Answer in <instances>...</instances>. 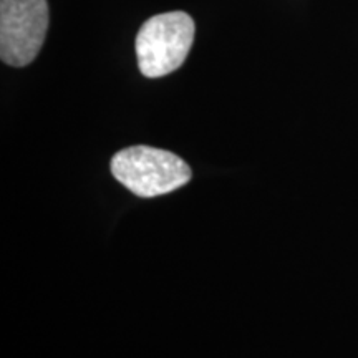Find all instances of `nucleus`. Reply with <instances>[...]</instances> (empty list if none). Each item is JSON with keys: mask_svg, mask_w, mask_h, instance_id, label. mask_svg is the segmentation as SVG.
Masks as SVG:
<instances>
[{"mask_svg": "<svg viewBox=\"0 0 358 358\" xmlns=\"http://www.w3.org/2000/svg\"><path fill=\"white\" fill-rule=\"evenodd\" d=\"M111 173L122 185L140 196L156 198L191 181V168L179 156L151 146H131L111 159Z\"/></svg>", "mask_w": 358, "mask_h": 358, "instance_id": "1", "label": "nucleus"}, {"mask_svg": "<svg viewBox=\"0 0 358 358\" xmlns=\"http://www.w3.org/2000/svg\"><path fill=\"white\" fill-rule=\"evenodd\" d=\"M194 20L186 12H166L146 20L136 35V57L141 73L159 78L185 64L194 42Z\"/></svg>", "mask_w": 358, "mask_h": 358, "instance_id": "2", "label": "nucleus"}, {"mask_svg": "<svg viewBox=\"0 0 358 358\" xmlns=\"http://www.w3.org/2000/svg\"><path fill=\"white\" fill-rule=\"evenodd\" d=\"M47 29V0H0V57L3 64H32L42 48Z\"/></svg>", "mask_w": 358, "mask_h": 358, "instance_id": "3", "label": "nucleus"}]
</instances>
